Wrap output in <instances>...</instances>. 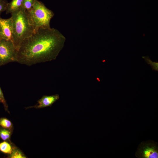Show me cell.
Masks as SVG:
<instances>
[{"instance_id":"obj_1","label":"cell","mask_w":158,"mask_h":158,"mask_svg":"<svg viewBox=\"0 0 158 158\" xmlns=\"http://www.w3.org/2000/svg\"><path fill=\"white\" fill-rule=\"evenodd\" d=\"M66 38L58 30L40 28L24 40L17 50L16 62L30 66L55 60Z\"/></svg>"},{"instance_id":"obj_2","label":"cell","mask_w":158,"mask_h":158,"mask_svg":"<svg viewBox=\"0 0 158 158\" xmlns=\"http://www.w3.org/2000/svg\"><path fill=\"white\" fill-rule=\"evenodd\" d=\"M12 41L17 50L22 42L34 32L28 19L26 11L21 7L12 13Z\"/></svg>"},{"instance_id":"obj_3","label":"cell","mask_w":158,"mask_h":158,"mask_svg":"<svg viewBox=\"0 0 158 158\" xmlns=\"http://www.w3.org/2000/svg\"><path fill=\"white\" fill-rule=\"evenodd\" d=\"M29 22L34 32L40 28H50L54 14L42 2L35 0L32 8L26 11Z\"/></svg>"},{"instance_id":"obj_4","label":"cell","mask_w":158,"mask_h":158,"mask_svg":"<svg viewBox=\"0 0 158 158\" xmlns=\"http://www.w3.org/2000/svg\"><path fill=\"white\" fill-rule=\"evenodd\" d=\"M17 53L12 40L0 39V66L16 62Z\"/></svg>"},{"instance_id":"obj_5","label":"cell","mask_w":158,"mask_h":158,"mask_svg":"<svg viewBox=\"0 0 158 158\" xmlns=\"http://www.w3.org/2000/svg\"><path fill=\"white\" fill-rule=\"evenodd\" d=\"M158 150L157 143L150 141L143 142L139 145L135 155L140 158H158Z\"/></svg>"},{"instance_id":"obj_6","label":"cell","mask_w":158,"mask_h":158,"mask_svg":"<svg viewBox=\"0 0 158 158\" xmlns=\"http://www.w3.org/2000/svg\"><path fill=\"white\" fill-rule=\"evenodd\" d=\"M0 38L12 41V24L11 17L7 19L0 17Z\"/></svg>"},{"instance_id":"obj_7","label":"cell","mask_w":158,"mask_h":158,"mask_svg":"<svg viewBox=\"0 0 158 158\" xmlns=\"http://www.w3.org/2000/svg\"><path fill=\"white\" fill-rule=\"evenodd\" d=\"M59 98V96L58 94L52 95H44L38 100L36 104L26 107V109L33 108L40 109L50 107Z\"/></svg>"},{"instance_id":"obj_8","label":"cell","mask_w":158,"mask_h":158,"mask_svg":"<svg viewBox=\"0 0 158 158\" xmlns=\"http://www.w3.org/2000/svg\"><path fill=\"white\" fill-rule=\"evenodd\" d=\"M23 0H11L8 2L6 10V14H11L19 10L22 6Z\"/></svg>"},{"instance_id":"obj_9","label":"cell","mask_w":158,"mask_h":158,"mask_svg":"<svg viewBox=\"0 0 158 158\" xmlns=\"http://www.w3.org/2000/svg\"><path fill=\"white\" fill-rule=\"evenodd\" d=\"M12 146L8 141H4L0 143V151L4 153L10 154L12 151Z\"/></svg>"},{"instance_id":"obj_10","label":"cell","mask_w":158,"mask_h":158,"mask_svg":"<svg viewBox=\"0 0 158 158\" xmlns=\"http://www.w3.org/2000/svg\"><path fill=\"white\" fill-rule=\"evenodd\" d=\"M12 130L0 127V138L4 141L9 142Z\"/></svg>"},{"instance_id":"obj_11","label":"cell","mask_w":158,"mask_h":158,"mask_svg":"<svg viewBox=\"0 0 158 158\" xmlns=\"http://www.w3.org/2000/svg\"><path fill=\"white\" fill-rule=\"evenodd\" d=\"M13 150L11 153L9 154L8 157L11 158H26L23 153L18 148L12 146Z\"/></svg>"},{"instance_id":"obj_12","label":"cell","mask_w":158,"mask_h":158,"mask_svg":"<svg viewBox=\"0 0 158 158\" xmlns=\"http://www.w3.org/2000/svg\"><path fill=\"white\" fill-rule=\"evenodd\" d=\"M0 127L13 130V125L11 121L5 118H0Z\"/></svg>"},{"instance_id":"obj_13","label":"cell","mask_w":158,"mask_h":158,"mask_svg":"<svg viewBox=\"0 0 158 158\" xmlns=\"http://www.w3.org/2000/svg\"><path fill=\"white\" fill-rule=\"evenodd\" d=\"M142 57L145 59V61L147 63L150 65L152 70L158 71V62L157 61H152L148 56H143Z\"/></svg>"},{"instance_id":"obj_14","label":"cell","mask_w":158,"mask_h":158,"mask_svg":"<svg viewBox=\"0 0 158 158\" xmlns=\"http://www.w3.org/2000/svg\"><path fill=\"white\" fill-rule=\"evenodd\" d=\"M35 0H23L22 7L26 11L30 9L34 4Z\"/></svg>"},{"instance_id":"obj_15","label":"cell","mask_w":158,"mask_h":158,"mask_svg":"<svg viewBox=\"0 0 158 158\" xmlns=\"http://www.w3.org/2000/svg\"><path fill=\"white\" fill-rule=\"evenodd\" d=\"M0 102L3 105L6 111L8 113L9 112L8 109V105L5 99L2 91L0 87Z\"/></svg>"},{"instance_id":"obj_16","label":"cell","mask_w":158,"mask_h":158,"mask_svg":"<svg viewBox=\"0 0 158 158\" xmlns=\"http://www.w3.org/2000/svg\"><path fill=\"white\" fill-rule=\"evenodd\" d=\"M8 3L7 0H0V15L6 11Z\"/></svg>"},{"instance_id":"obj_17","label":"cell","mask_w":158,"mask_h":158,"mask_svg":"<svg viewBox=\"0 0 158 158\" xmlns=\"http://www.w3.org/2000/svg\"></svg>"}]
</instances>
